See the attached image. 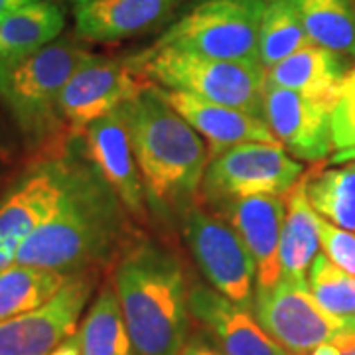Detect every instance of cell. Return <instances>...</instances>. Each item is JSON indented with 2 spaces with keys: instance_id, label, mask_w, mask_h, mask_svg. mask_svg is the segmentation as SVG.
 Here are the masks:
<instances>
[{
  "instance_id": "obj_1",
  "label": "cell",
  "mask_w": 355,
  "mask_h": 355,
  "mask_svg": "<svg viewBox=\"0 0 355 355\" xmlns=\"http://www.w3.org/2000/svg\"><path fill=\"white\" fill-rule=\"evenodd\" d=\"M137 221L89 162L60 211L26 239L14 263L79 275L113 266L139 231Z\"/></svg>"
},
{
  "instance_id": "obj_2",
  "label": "cell",
  "mask_w": 355,
  "mask_h": 355,
  "mask_svg": "<svg viewBox=\"0 0 355 355\" xmlns=\"http://www.w3.org/2000/svg\"><path fill=\"white\" fill-rule=\"evenodd\" d=\"M135 355H180L191 334L190 286L168 245L137 235L111 266Z\"/></svg>"
},
{
  "instance_id": "obj_3",
  "label": "cell",
  "mask_w": 355,
  "mask_h": 355,
  "mask_svg": "<svg viewBox=\"0 0 355 355\" xmlns=\"http://www.w3.org/2000/svg\"><path fill=\"white\" fill-rule=\"evenodd\" d=\"M116 113L127 127L148 203L166 216H184L200 198L209 162L207 144L154 85L142 89Z\"/></svg>"
},
{
  "instance_id": "obj_4",
  "label": "cell",
  "mask_w": 355,
  "mask_h": 355,
  "mask_svg": "<svg viewBox=\"0 0 355 355\" xmlns=\"http://www.w3.org/2000/svg\"><path fill=\"white\" fill-rule=\"evenodd\" d=\"M93 55L76 32L53 40L14 65L0 83V97L8 105L28 144L46 148V156L65 153L67 137L58 116V101L69 77Z\"/></svg>"
},
{
  "instance_id": "obj_5",
  "label": "cell",
  "mask_w": 355,
  "mask_h": 355,
  "mask_svg": "<svg viewBox=\"0 0 355 355\" xmlns=\"http://www.w3.org/2000/svg\"><path fill=\"white\" fill-rule=\"evenodd\" d=\"M130 60L156 87L191 93L265 121V69L259 62L216 60L150 46Z\"/></svg>"
},
{
  "instance_id": "obj_6",
  "label": "cell",
  "mask_w": 355,
  "mask_h": 355,
  "mask_svg": "<svg viewBox=\"0 0 355 355\" xmlns=\"http://www.w3.org/2000/svg\"><path fill=\"white\" fill-rule=\"evenodd\" d=\"M266 0H191L150 48L203 58L259 62V28Z\"/></svg>"
},
{
  "instance_id": "obj_7",
  "label": "cell",
  "mask_w": 355,
  "mask_h": 355,
  "mask_svg": "<svg viewBox=\"0 0 355 355\" xmlns=\"http://www.w3.org/2000/svg\"><path fill=\"white\" fill-rule=\"evenodd\" d=\"M65 153L30 166L0 200V268L12 265L20 245L60 211L87 170Z\"/></svg>"
},
{
  "instance_id": "obj_8",
  "label": "cell",
  "mask_w": 355,
  "mask_h": 355,
  "mask_svg": "<svg viewBox=\"0 0 355 355\" xmlns=\"http://www.w3.org/2000/svg\"><path fill=\"white\" fill-rule=\"evenodd\" d=\"M302 174L304 166L280 144L245 142L207 162L200 196L207 205L253 196H284Z\"/></svg>"
},
{
  "instance_id": "obj_9",
  "label": "cell",
  "mask_w": 355,
  "mask_h": 355,
  "mask_svg": "<svg viewBox=\"0 0 355 355\" xmlns=\"http://www.w3.org/2000/svg\"><path fill=\"white\" fill-rule=\"evenodd\" d=\"M182 219L184 239L207 284L231 302L253 310L257 268L237 231L200 202Z\"/></svg>"
},
{
  "instance_id": "obj_10",
  "label": "cell",
  "mask_w": 355,
  "mask_h": 355,
  "mask_svg": "<svg viewBox=\"0 0 355 355\" xmlns=\"http://www.w3.org/2000/svg\"><path fill=\"white\" fill-rule=\"evenodd\" d=\"M153 85L128 58L93 55L77 69L58 101V116L67 139H79L97 119L119 111L144 87Z\"/></svg>"
},
{
  "instance_id": "obj_11",
  "label": "cell",
  "mask_w": 355,
  "mask_h": 355,
  "mask_svg": "<svg viewBox=\"0 0 355 355\" xmlns=\"http://www.w3.org/2000/svg\"><path fill=\"white\" fill-rule=\"evenodd\" d=\"M253 314L261 328L291 355H308L343 331V318L326 312L308 288V280L280 277L254 291Z\"/></svg>"
},
{
  "instance_id": "obj_12",
  "label": "cell",
  "mask_w": 355,
  "mask_h": 355,
  "mask_svg": "<svg viewBox=\"0 0 355 355\" xmlns=\"http://www.w3.org/2000/svg\"><path fill=\"white\" fill-rule=\"evenodd\" d=\"M101 272L73 275L46 304L0 322V355H51L76 336Z\"/></svg>"
},
{
  "instance_id": "obj_13",
  "label": "cell",
  "mask_w": 355,
  "mask_h": 355,
  "mask_svg": "<svg viewBox=\"0 0 355 355\" xmlns=\"http://www.w3.org/2000/svg\"><path fill=\"white\" fill-rule=\"evenodd\" d=\"M330 107L291 89L265 83V121L279 144L292 158L320 162L334 146Z\"/></svg>"
},
{
  "instance_id": "obj_14",
  "label": "cell",
  "mask_w": 355,
  "mask_h": 355,
  "mask_svg": "<svg viewBox=\"0 0 355 355\" xmlns=\"http://www.w3.org/2000/svg\"><path fill=\"white\" fill-rule=\"evenodd\" d=\"M85 156L111 186L137 223H148V196L132 153L128 132L121 114L111 113L89 125L83 135Z\"/></svg>"
},
{
  "instance_id": "obj_15",
  "label": "cell",
  "mask_w": 355,
  "mask_h": 355,
  "mask_svg": "<svg viewBox=\"0 0 355 355\" xmlns=\"http://www.w3.org/2000/svg\"><path fill=\"white\" fill-rule=\"evenodd\" d=\"M209 207L237 231L253 257L257 268L254 291L272 286L280 279L279 249L284 221V198L253 196L216 203Z\"/></svg>"
},
{
  "instance_id": "obj_16",
  "label": "cell",
  "mask_w": 355,
  "mask_h": 355,
  "mask_svg": "<svg viewBox=\"0 0 355 355\" xmlns=\"http://www.w3.org/2000/svg\"><path fill=\"white\" fill-rule=\"evenodd\" d=\"M190 312L225 355H291L261 328L253 310L231 302L209 284L191 286Z\"/></svg>"
},
{
  "instance_id": "obj_17",
  "label": "cell",
  "mask_w": 355,
  "mask_h": 355,
  "mask_svg": "<svg viewBox=\"0 0 355 355\" xmlns=\"http://www.w3.org/2000/svg\"><path fill=\"white\" fill-rule=\"evenodd\" d=\"M156 87V85H154ZM164 97V101L182 114V119L190 125L200 137L207 142L209 160L217 154L225 153L231 146L245 142H268L279 144L277 137L268 128L266 121L233 109L227 105L205 101L191 93L174 91V89L156 87Z\"/></svg>"
},
{
  "instance_id": "obj_18",
  "label": "cell",
  "mask_w": 355,
  "mask_h": 355,
  "mask_svg": "<svg viewBox=\"0 0 355 355\" xmlns=\"http://www.w3.org/2000/svg\"><path fill=\"white\" fill-rule=\"evenodd\" d=\"M186 0H89L77 4L76 32L85 42L113 44L164 26Z\"/></svg>"
},
{
  "instance_id": "obj_19",
  "label": "cell",
  "mask_w": 355,
  "mask_h": 355,
  "mask_svg": "<svg viewBox=\"0 0 355 355\" xmlns=\"http://www.w3.org/2000/svg\"><path fill=\"white\" fill-rule=\"evenodd\" d=\"M349 67L352 65L345 64L343 55L308 42L300 50L266 69L265 83L291 89L334 109L342 79Z\"/></svg>"
},
{
  "instance_id": "obj_20",
  "label": "cell",
  "mask_w": 355,
  "mask_h": 355,
  "mask_svg": "<svg viewBox=\"0 0 355 355\" xmlns=\"http://www.w3.org/2000/svg\"><path fill=\"white\" fill-rule=\"evenodd\" d=\"M64 10L50 0H38L0 16V83L14 65L46 48L62 34Z\"/></svg>"
},
{
  "instance_id": "obj_21",
  "label": "cell",
  "mask_w": 355,
  "mask_h": 355,
  "mask_svg": "<svg viewBox=\"0 0 355 355\" xmlns=\"http://www.w3.org/2000/svg\"><path fill=\"white\" fill-rule=\"evenodd\" d=\"M284 221L280 231V277L308 280V268L320 249L318 214L308 198V172L284 196Z\"/></svg>"
},
{
  "instance_id": "obj_22",
  "label": "cell",
  "mask_w": 355,
  "mask_h": 355,
  "mask_svg": "<svg viewBox=\"0 0 355 355\" xmlns=\"http://www.w3.org/2000/svg\"><path fill=\"white\" fill-rule=\"evenodd\" d=\"M76 340L81 355H135L111 277L103 280L95 300L79 322Z\"/></svg>"
},
{
  "instance_id": "obj_23",
  "label": "cell",
  "mask_w": 355,
  "mask_h": 355,
  "mask_svg": "<svg viewBox=\"0 0 355 355\" xmlns=\"http://www.w3.org/2000/svg\"><path fill=\"white\" fill-rule=\"evenodd\" d=\"M312 44L355 60V0H292Z\"/></svg>"
},
{
  "instance_id": "obj_24",
  "label": "cell",
  "mask_w": 355,
  "mask_h": 355,
  "mask_svg": "<svg viewBox=\"0 0 355 355\" xmlns=\"http://www.w3.org/2000/svg\"><path fill=\"white\" fill-rule=\"evenodd\" d=\"M71 277L73 275L18 263L0 268V322L46 304Z\"/></svg>"
},
{
  "instance_id": "obj_25",
  "label": "cell",
  "mask_w": 355,
  "mask_h": 355,
  "mask_svg": "<svg viewBox=\"0 0 355 355\" xmlns=\"http://www.w3.org/2000/svg\"><path fill=\"white\" fill-rule=\"evenodd\" d=\"M308 198L318 216L355 233V162L308 170Z\"/></svg>"
},
{
  "instance_id": "obj_26",
  "label": "cell",
  "mask_w": 355,
  "mask_h": 355,
  "mask_svg": "<svg viewBox=\"0 0 355 355\" xmlns=\"http://www.w3.org/2000/svg\"><path fill=\"white\" fill-rule=\"evenodd\" d=\"M308 42L292 0H266L259 28V64L263 69H270Z\"/></svg>"
},
{
  "instance_id": "obj_27",
  "label": "cell",
  "mask_w": 355,
  "mask_h": 355,
  "mask_svg": "<svg viewBox=\"0 0 355 355\" xmlns=\"http://www.w3.org/2000/svg\"><path fill=\"white\" fill-rule=\"evenodd\" d=\"M308 288L326 312L338 318L355 314V277L318 253L308 268Z\"/></svg>"
},
{
  "instance_id": "obj_28",
  "label": "cell",
  "mask_w": 355,
  "mask_h": 355,
  "mask_svg": "<svg viewBox=\"0 0 355 355\" xmlns=\"http://www.w3.org/2000/svg\"><path fill=\"white\" fill-rule=\"evenodd\" d=\"M331 135L336 150L355 146V65L342 79L340 95L331 111Z\"/></svg>"
},
{
  "instance_id": "obj_29",
  "label": "cell",
  "mask_w": 355,
  "mask_h": 355,
  "mask_svg": "<svg viewBox=\"0 0 355 355\" xmlns=\"http://www.w3.org/2000/svg\"><path fill=\"white\" fill-rule=\"evenodd\" d=\"M320 249L336 266L355 277V233L318 217Z\"/></svg>"
},
{
  "instance_id": "obj_30",
  "label": "cell",
  "mask_w": 355,
  "mask_h": 355,
  "mask_svg": "<svg viewBox=\"0 0 355 355\" xmlns=\"http://www.w3.org/2000/svg\"><path fill=\"white\" fill-rule=\"evenodd\" d=\"M180 355H225L221 352V347L217 345V342L203 330L191 331L188 336V340L184 343Z\"/></svg>"
},
{
  "instance_id": "obj_31",
  "label": "cell",
  "mask_w": 355,
  "mask_h": 355,
  "mask_svg": "<svg viewBox=\"0 0 355 355\" xmlns=\"http://www.w3.org/2000/svg\"><path fill=\"white\" fill-rule=\"evenodd\" d=\"M334 342L340 347V355H355V334L342 331L334 338Z\"/></svg>"
},
{
  "instance_id": "obj_32",
  "label": "cell",
  "mask_w": 355,
  "mask_h": 355,
  "mask_svg": "<svg viewBox=\"0 0 355 355\" xmlns=\"http://www.w3.org/2000/svg\"><path fill=\"white\" fill-rule=\"evenodd\" d=\"M355 162V146H347V148H340L336 154L330 156V164L340 166V164H349Z\"/></svg>"
},
{
  "instance_id": "obj_33",
  "label": "cell",
  "mask_w": 355,
  "mask_h": 355,
  "mask_svg": "<svg viewBox=\"0 0 355 355\" xmlns=\"http://www.w3.org/2000/svg\"><path fill=\"white\" fill-rule=\"evenodd\" d=\"M51 355H81L79 354V345H77V340L76 336H71L67 342H64L55 352Z\"/></svg>"
},
{
  "instance_id": "obj_34",
  "label": "cell",
  "mask_w": 355,
  "mask_h": 355,
  "mask_svg": "<svg viewBox=\"0 0 355 355\" xmlns=\"http://www.w3.org/2000/svg\"><path fill=\"white\" fill-rule=\"evenodd\" d=\"M32 2H38V0H0V16L6 12H12L20 6H26V4H32Z\"/></svg>"
},
{
  "instance_id": "obj_35",
  "label": "cell",
  "mask_w": 355,
  "mask_h": 355,
  "mask_svg": "<svg viewBox=\"0 0 355 355\" xmlns=\"http://www.w3.org/2000/svg\"><path fill=\"white\" fill-rule=\"evenodd\" d=\"M343 331H347V334H355V314L354 316L343 318Z\"/></svg>"
},
{
  "instance_id": "obj_36",
  "label": "cell",
  "mask_w": 355,
  "mask_h": 355,
  "mask_svg": "<svg viewBox=\"0 0 355 355\" xmlns=\"http://www.w3.org/2000/svg\"><path fill=\"white\" fill-rule=\"evenodd\" d=\"M76 4H83V2H89V0H73Z\"/></svg>"
}]
</instances>
